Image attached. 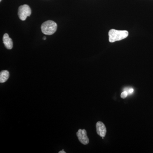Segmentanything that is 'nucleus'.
Returning a JSON list of instances; mask_svg holds the SVG:
<instances>
[{
    "instance_id": "obj_1",
    "label": "nucleus",
    "mask_w": 153,
    "mask_h": 153,
    "mask_svg": "<svg viewBox=\"0 0 153 153\" xmlns=\"http://www.w3.org/2000/svg\"><path fill=\"white\" fill-rule=\"evenodd\" d=\"M128 36V32L126 30H118L111 29L108 32L109 41L114 43L126 38Z\"/></svg>"
},
{
    "instance_id": "obj_2",
    "label": "nucleus",
    "mask_w": 153,
    "mask_h": 153,
    "mask_svg": "<svg viewBox=\"0 0 153 153\" xmlns=\"http://www.w3.org/2000/svg\"><path fill=\"white\" fill-rule=\"evenodd\" d=\"M42 33L46 35H52L57 29V25L52 21H47L42 24L41 27Z\"/></svg>"
},
{
    "instance_id": "obj_3",
    "label": "nucleus",
    "mask_w": 153,
    "mask_h": 153,
    "mask_svg": "<svg viewBox=\"0 0 153 153\" xmlns=\"http://www.w3.org/2000/svg\"><path fill=\"white\" fill-rule=\"evenodd\" d=\"M32 11L28 5L25 4L19 7L18 10V16L22 21H25L27 17L30 16Z\"/></svg>"
},
{
    "instance_id": "obj_4",
    "label": "nucleus",
    "mask_w": 153,
    "mask_h": 153,
    "mask_svg": "<svg viewBox=\"0 0 153 153\" xmlns=\"http://www.w3.org/2000/svg\"><path fill=\"white\" fill-rule=\"evenodd\" d=\"M76 135L79 141L83 145H87L89 143V139L88 137L87 132L85 129H79L76 133Z\"/></svg>"
},
{
    "instance_id": "obj_5",
    "label": "nucleus",
    "mask_w": 153,
    "mask_h": 153,
    "mask_svg": "<svg viewBox=\"0 0 153 153\" xmlns=\"http://www.w3.org/2000/svg\"><path fill=\"white\" fill-rule=\"evenodd\" d=\"M97 133L101 137H105L106 134V128L103 123L101 121L97 122L96 123Z\"/></svg>"
},
{
    "instance_id": "obj_6",
    "label": "nucleus",
    "mask_w": 153,
    "mask_h": 153,
    "mask_svg": "<svg viewBox=\"0 0 153 153\" xmlns=\"http://www.w3.org/2000/svg\"><path fill=\"white\" fill-rule=\"evenodd\" d=\"M3 43L5 47L8 49H11L13 47V42L12 39L9 37L8 34H5L3 38Z\"/></svg>"
},
{
    "instance_id": "obj_7",
    "label": "nucleus",
    "mask_w": 153,
    "mask_h": 153,
    "mask_svg": "<svg viewBox=\"0 0 153 153\" xmlns=\"http://www.w3.org/2000/svg\"><path fill=\"white\" fill-rule=\"evenodd\" d=\"M10 73L7 70H3L0 73V82L4 83L6 82L9 79Z\"/></svg>"
},
{
    "instance_id": "obj_8",
    "label": "nucleus",
    "mask_w": 153,
    "mask_h": 153,
    "mask_svg": "<svg viewBox=\"0 0 153 153\" xmlns=\"http://www.w3.org/2000/svg\"><path fill=\"white\" fill-rule=\"evenodd\" d=\"M128 95V93L127 91H124L121 94V97L122 98L125 99L127 97Z\"/></svg>"
},
{
    "instance_id": "obj_9",
    "label": "nucleus",
    "mask_w": 153,
    "mask_h": 153,
    "mask_svg": "<svg viewBox=\"0 0 153 153\" xmlns=\"http://www.w3.org/2000/svg\"><path fill=\"white\" fill-rule=\"evenodd\" d=\"M133 91L134 89H133V88H131L129 90H128V91H127V92L128 93L131 94L133 92Z\"/></svg>"
},
{
    "instance_id": "obj_10",
    "label": "nucleus",
    "mask_w": 153,
    "mask_h": 153,
    "mask_svg": "<svg viewBox=\"0 0 153 153\" xmlns=\"http://www.w3.org/2000/svg\"><path fill=\"white\" fill-rule=\"evenodd\" d=\"M59 153H66V152H64L63 150H62L60 151V152H59Z\"/></svg>"
},
{
    "instance_id": "obj_11",
    "label": "nucleus",
    "mask_w": 153,
    "mask_h": 153,
    "mask_svg": "<svg viewBox=\"0 0 153 153\" xmlns=\"http://www.w3.org/2000/svg\"><path fill=\"white\" fill-rule=\"evenodd\" d=\"M46 39H47V38H46V37H44V38H43V40H46Z\"/></svg>"
},
{
    "instance_id": "obj_12",
    "label": "nucleus",
    "mask_w": 153,
    "mask_h": 153,
    "mask_svg": "<svg viewBox=\"0 0 153 153\" xmlns=\"http://www.w3.org/2000/svg\"><path fill=\"white\" fill-rule=\"evenodd\" d=\"M2 0H0V1H1Z\"/></svg>"
}]
</instances>
